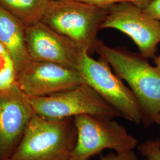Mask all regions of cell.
Here are the masks:
<instances>
[{
    "instance_id": "cell-1",
    "label": "cell",
    "mask_w": 160,
    "mask_h": 160,
    "mask_svg": "<svg viewBox=\"0 0 160 160\" xmlns=\"http://www.w3.org/2000/svg\"><path fill=\"white\" fill-rule=\"evenodd\" d=\"M124 80L137 98L142 112V123L149 127L160 113V71L141 54L108 46L98 39L95 51Z\"/></svg>"
},
{
    "instance_id": "cell-2",
    "label": "cell",
    "mask_w": 160,
    "mask_h": 160,
    "mask_svg": "<svg viewBox=\"0 0 160 160\" xmlns=\"http://www.w3.org/2000/svg\"><path fill=\"white\" fill-rule=\"evenodd\" d=\"M77 138L74 118L49 119L35 113L8 160H69Z\"/></svg>"
},
{
    "instance_id": "cell-3",
    "label": "cell",
    "mask_w": 160,
    "mask_h": 160,
    "mask_svg": "<svg viewBox=\"0 0 160 160\" xmlns=\"http://www.w3.org/2000/svg\"><path fill=\"white\" fill-rule=\"evenodd\" d=\"M108 11V7L76 0L51 1L41 22L90 53L95 51L97 33Z\"/></svg>"
},
{
    "instance_id": "cell-4",
    "label": "cell",
    "mask_w": 160,
    "mask_h": 160,
    "mask_svg": "<svg viewBox=\"0 0 160 160\" xmlns=\"http://www.w3.org/2000/svg\"><path fill=\"white\" fill-rule=\"evenodd\" d=\"M74 120L77 138L69 160H88L105 149L122 152L137 146V139L111 118L81 114Z\"/></svg>"
},
{
    "instance_id": "cell-5",
    "label": "cell",
    "mask_w": 160,
    "mask_h": 160,
    "mask_svg": "<svg viewBox=\"0 0 160 160\" xmlns=\"http://www.w3.org/2000/svg\"><path fill=\"white\" fill-rule=\"evenodd\" d=\"M77 71L84 82L116 109L121 116L137 125L142 123V112L131 90L113 73L109 64L100 58L96 60L83 49Z\"/></svg>"
},
{
    "instance_id": "cell-6",
    "label": "cell",
    "mask_w": 160,
    "mask_h": 160,
    "mask_svg": "<svg viewBox=\"0 0 160 160\" xmlns=\"http://www.w3.org/2000/svg\"><path fill=\"white\" fill-rule=\"evenodd\" d=\"M29 98L34 113L49 119L71 118L81 114L111 119L122 117L86 83L49 96Z\"/></svg>"
},
{
    "instance_id": "cell-7",
    "label": "cell",
    "mask_w": 160,
    "mask_h": 160,
    "mask_svg": "<svg viewBox=\"0 0 160 160\" xmlns=\"http://www.w3.org/2000/svg\"><path fill=\"white\" fill-rule=\"evenodd\" d=\"M113 29L129 36L143 57L155 58L160 43V22L143 9L124 2L108 7L101 29Z\"/></svg>"
},
{
    "instance_id": "cell-8",
    "label": "cell",
    "mask_w": 160,
    "mask_h": 160,
    "mask_svg": "<svg viewBox=\"0 0 160 160\" xmlns=\"http://www.w3.org/2000/svg\"><path fill=\"white\" fill-rule=\"evenodd\" d=\"M35 114L29 97L15 82L0 91V160H8Z\"/></svg>"
},
{
    "instance_id": "cell-9",
    "label": "cell",
    "mask_w": 160,
    "mask_h": 160,
    "mask_svg": "<svg viewBox=\"0 0 160 160\" xmlns=\"http://www.w3.org/2000/svg\"><path fill=\"white\" fill-rule=\"evenodd\" d=\"M16 82L29 97L49 96L85 83L76 69L31 59L17 71Z\"/></svg>"
},
{
    "instance_id": "cell-10",
    "label": "cell",
    "mask_w": 160,
    "mask_h": 160,
    "mask_svg": "<svg viewBox=\"0 0 160 160\" xmlns=\"http://www.w3.org/2000/svg\"><path fill=\"white\" fill-rule=\"evenodd\" d=\"M26 44L31 60L57 63L76 70L84 49L42 22L26 28Z\"/></svg>"
},
{
    "instance_id": "cell-11",
    "label": "cell",
    "mask_w": 160,
    "mask_h": 160,
    "mask_svg": "<svg viewBox=\"0 0 160 160\" xmlns=\"http://www.w3.org/2000/svg\"><path fill=\"white\" fill-rule=\"evenodd\" d=\"M26 27L0 6V42L12 55L17 71L30 60L26 44Z\"/></svg>"
},
{
    "instance_id": "cell-12",
    "label": "cell",
    "mask_w": 160,
    "mask_h": 160,
    "mask_svg": "<svg viewBox=\"0 0 160 160\" xmlns=\"http://www.w3.org/2000/svg\"><path fill=\"white\" fill-rule=\"evenodd\" d=\"M51 0H0V6L27 28L42 21Z\"/></svg>"
},
{
    "instance_id": "cell-13",
    "label": "cell",
    "mask_w": 160,
    "mask_h": 160,
    "mask_svg": "<svg viewBox=\"0 0 160 160\" xmlns=\"http://www.w3.org/2000/svg\"><path fill=\"white\" fill-rule=\"evenodd\" d=\"M17 68L12 55L0 42V91L16 82Z\"/></svg>"
},
{
    "instance_id": "cell-14",
    "label": "cell",
    "mask_w": 160,
    "mask_h": 160,
    "mask_svg": "<svg viewBox=\"0 0 160 160\" xmlns=\"http://www.w3.org/2000/svg\"><path fill=\"white\" fill-rule=\"evenodd\" d=\"M146 160H160V138L149 139L138 146Z\"/></svg>"
},
{
    "instance_id": "cell-15",
    "label": "cell",
    "mask_w": 160,
    "mask_h": 160,
    "mask_svg": "<svg viewBox=\"0 0 160 160\" xmlns=\"http://www.w3.org/2000/svg\"><path fill=\"white\" fill-rule=\"evenodd\" d=\"M91 4L95 6L100 7H109V6L124 3V2H129L132 3L138 7L145 9L149 4L152 0H76Z\"/></svg>"
},
{
    "instance_id": "cell-16",
    "label": "cell",
    "mask_w": 160,
    "mask_h": 160,
    "mask_svg": "<svg viewBox=\"0 0 160 160\" xmlns=\"http://www.w3.org/2000/svg\"><path fill=\"white\" fill-rule=\"evenodd\" d=\"M100 160H138V157L133 150H131L114 154L111 153L106 156L102 157Z\"/></svg>"
},
{
    "instance_id": "cell-17",
    "label": "cell",
    "mask_w": 160,
    "mask_h": 160,
    "mask_svg": "<svg viewBox=\"0 0 160 160\" xmlns=\"http://www.w3.org/2000/svg\"><path fill=\"white\" fill-rule=\"evenodd\" d=\"M143 10L149 16L160 22V0H152Z\"/></svg>"
},
{
    "instance_id": "cell-18",
    "label": "cell",
    "mask_w": 160,
    "mask_h": 160,
    "mask_svg": "<svg viewBox=\"0 0 160 160\" xmlns=\"http://www.w3.org/2000/svg\"><path fill=\"white\" fill-rule=\"evenodd\" d=\"M154 62L155 64V67H156L160 71V55L157 57H155Z\"/></svg>"
},
{
    "instance_id": "cell-19",
    "label": "cell",
    "mask_w": 160,
    "mask_h": 160,
    "mask_svg": "<svg viewBox=\"0 0 160 160\" xmlns=\"http://www.w3.org/2000/svg\"><path fill=\"white\" fill-rule=\"evenodd\" d=\"M155 123H157L158 125H160V113L157 116V118H156V119L155 120Z\"/></svg>"
},
{
    "instance_id": "cell-20",
    "label": "cell",
    "mask_w": 160,
    "mask_h": 160,
    "mask_svg": "<svg viewBox=\"0 0 160 160\" xmlns=\"http://www.w3.org/2000/svg\"><path fill=\"white\" fill-rule=\"evenodd\" d=\"M51 1H58V0H51Z\"/></svg>"
}]
</instances>
